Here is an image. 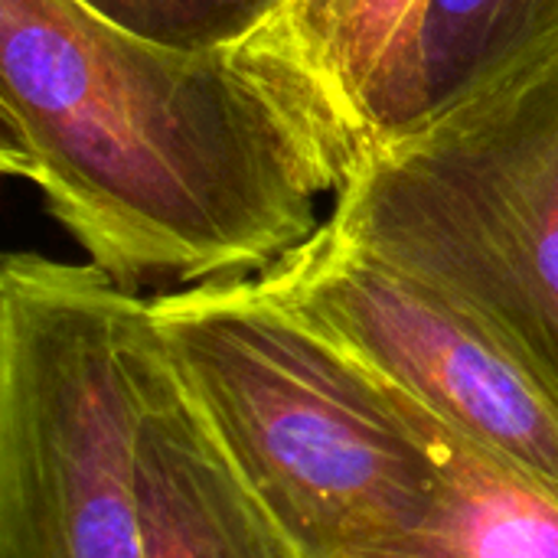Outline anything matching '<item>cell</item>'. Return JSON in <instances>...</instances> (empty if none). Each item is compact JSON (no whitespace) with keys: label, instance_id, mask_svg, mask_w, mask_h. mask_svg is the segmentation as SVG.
<instances>
[{"label":"cell","instance_id":"3957f363","mask_svg":"<svg viewBox=\"0 0 558 558\" xmlns=\"http://www.w3.org/2000/svg\"><path fill=\"white\" fill-rule=\"evenodd\" d=\"M327 219L471 304L558 396V46L366 144Z\"/></svg>","mask_w":558,"mask_h":558},{"label":"cell","instance_id":"7a4b0ae2","mask_svg":"<svg viewBox=\"0 0 558 558\" xmlns=\"http://www.w3.org/2000/svg\"><path fill=\"white\" fill-rule=\"evenodd\" d=\"M163 360L222 461L311 558H360L428 500L438 428L258 275L150 298Z\"/></svg>","mask_w":558,"mask_h":558},{"label":"cell","instance_id":"ba28073f","mask_svg":"<svg viewBox=\"0 0 558 558\" xmlns=\"http://www.w3.org/2000/svg\"><path fill=\"white\" fill-rule=\"evenodd\" d=\"M438 445L422 510L360 558H558V487L445 428Z\"/></svg>","mask_w":558,"mask_h":558},{"label":"cell","instance_id":"8992f818","mask_svg":"<svg viewBox=\"0 0 558 558\" xmlns=\"http://www.w3.org/2000/svg\"><path fill=\"white\" fill-rule=\"evenodd\" d=\"M134 477L147 558H311L235 481L190 412L157 330L141 379Z\"/></svg>","mask_w":558,"mask_h":558},{"label":"cell","instance_id":"52a82bcc","mask_svg":"<svg viewBox=\"0 0 558 558\" xmlns=\"http://www.w3.org/2000/svg\"><path fill=\"white\" fill-rule=\"evenodd\" d=\"M558 46V0H425L366 144L405 134Z\"/></svg>","mask_w":558,"mask_h":558},{"label":"cell","instance_id":"9c48e42d","mask_svg":"<svg viewBox=\"0 0 558 558\" xmlns=\"http://www.w3.org/2000/svg\"><path fill=\"white\" fill-rule=\"evenodd\" d=\"M425 0H288L278 33L363 134Z\"/></svg>","mask_w":558,"mask_h":558},{"label":"cell","instance_id":"5b68a950","mask_svg":"<svg viewBox=\"0 0 558 558\" xmlns=\"http://www.w3.org/2000/svg\"><path fill=\"white\" fill-rule=\"evenodd\" d=\"M258 278L432 425L558 487V396L471 304L330 219Z\"/></svg>","mask_w":558,"mask_h":558},{"label":"cell","instance_id":"277c9868","mask_svg":"<svg viewBox=\"0 0 558 558\" xmlns=\"http://www.w3.org/2000/svg\"><path fill=\"white\" fill-rule=\"evenodd\" d=\"M150 298L98 265L0 268V558H147L134 477Z\"/></svg>","mask_w":558,"mask_h":558},{"label":"cell","instance_id":"30bf717a","mask_svg":"<svg viewBox=\"0 0 558 558\" xmlns=\"http://www.w3.org/2000/svg\"><path fill=\"white\" fill-rule=\"evenodd\" d=\"M98 20L183 52L235 46L281 20L288 0H75Z\"/></svg>","mask_w":558,"mask_h":558},{"label":"cell","instance_id":"6da1fadb","mask_svg":"<svg viewBox=\"0 0 558 558\" xmlns=\"http://www.w3.org/2000/svg\"><path fill=\"white\" fill-rule=\"evenodd\" d=\"M0 118L3 170L131 291L268 271L363 150L275 23L183 52L75 0H0Z\"/></svg>","mask_w":558,"mask_h":558}]
</instances>
